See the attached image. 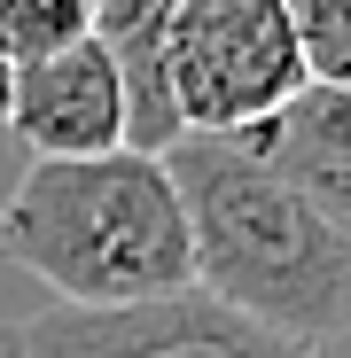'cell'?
I'll use <instances>...</instances> for the list:
<instances>
[{
	"instance_id": "obj_2",
	"label": "cell",
	"mask_w": 351,
	"mask_h": 358,
	"mask_svg": "<svg viewBox=\"0 0 351 358\" xmlns=\"http://www.w3.org/2000/svg\"><path fill=\"white\" fill-rule=\"evenodd\" d=\"M0 250L63 312H117L195 288L180 195L141 148H109L86 164H24L0 187Z\"/></svg>"
},
{
	"instance_id": "obj_6",
	"label": "cell",
	"mask_w": 351,
	"mask_h": 358,
	"mask_svg": "<svg viewBox=\"0 0 351 358\" xmlns=\"http://www.w3.org/2000/svg\"><path fill=\"white\" fill-rule=\"evenodd\" d=\"M273 179H289L320 218L351 226V86H305L266 125L234 133Z\"/></svg>"
},
{
	"instance_id": "obj_8",
	"label": "cell",
	"mask_w": 351,
	"mask_h": 358,
	"mask_svg": "<svg viewBox=\"0 0 351 358\" xmlns=\"http://www.w3.org/2000/svg\"><path fill=\"white\" fill-rule=\"evenodd\" d=\"M289 39H297L312 86H343L351 78V0H281Z\"/></svg>"
},
{
	"instance_id": "obj_3",
	"label": "cell",
	"mask_w": 351,
	"mask_h": 358,
	"mask_svg": "<svg viewBox=\"0 0 351 358\" xmlns=\"http://www.w3.org/2000/svg\"><path fill=\"white\" fill-rule=\"evenodd\" d=\"M312 86L281 0H172L164 24V94L188 133H250Z\"/></svg>"
},
{
	"instance_id": "obj_5",
	"label": "cell",
	"mask_w": 351,
	"mask_h": 358,
	"mask_svg": "<svg viewBox=\"0 0 351 358\" xmlns=\"http://www.w3.org/2000/svg\"><path fill=\"white\" fill-rule=\"evenodd\" d=\"M32 164H86L125 148V86H117L109 55L94 39L47 55V63L8 71V117H0Z\"/></svg>"
},
{
	"instance_id": "obj_10",
	"label": "cell",
	"mask_w": 351,
	"mask_h": 358,
	"mask_svg": "<svg viewBox=\"0 0 351 358\" xmlns=\"http://www.w3.org/2000/svg\"><path fill=\"white\" fill-rule=\"evenodd\" d=\"M0 117H8V71H0Z\"/></svg>"
},
{
	"instance_id": "obj_9",
	"label": "cell",
	"mask_w": 351,
	"mask_h": 358,
	"mask_svg": "<svg viewBox=\"0 0 351 358\" xmlns=\"http://www.w3.org/2000/svg\"><path fill=\"white\" fill-rule=\"evenodd\" d=\"M0 358H24V335L16 327H0Z\"/></svg>"
},
{
	"instance_id": "obj_7",
	"label": "cell",
	"mask_w": 351,
	"mask_h": 358,
	"mask_svg": "<svg viewBox=\"0 0 351 358\" xmlns=\"http://www.w3.org/2000/svg\"><path fill=\"white\" fill-rule=\"evenodd\" d=\"M86 39V0H0V71L47 63Z\"/></svg>"
},
{
	"instance_id": "obj_1",
	"label": "cell",
	"mask_w": 351,
	"mask_h": 358,
	"mask_svg": "<svg viewBox=\"0 0 351 358\" xmlns=\"http://www.w3.org/2000/svg\"><path fill=\"white\" fill-rule=\"evenodd\" d=\"M164 179L188 218V280L211 304L258 320L266 335L328 358L343 335V288H351V226L320 218L289 179H273L234 133L172 141Z\"/></svg>"
},
{
	"instance_id": "obj_4",
	"label": "cell",
	"mask_w": 351,
	"mask_h": 358,
	"mask_svg": "<svg viewBox=\"0 0 351 358\" xmlns=\"http://www.w3.org/2000/svg\"><path fill=\"white\" fill-rule=\"evenodd\" d=\"M24 358H305L297 343L266 335L258 320L211 304L203 288L156 296V304H117V312H39L16 327Z\"/></svg>"
}]
</instances>
